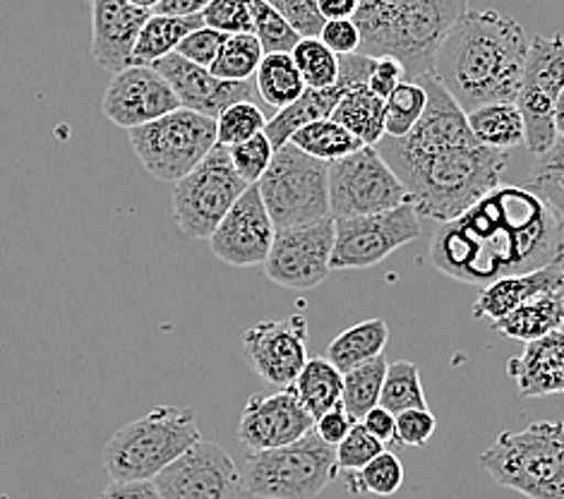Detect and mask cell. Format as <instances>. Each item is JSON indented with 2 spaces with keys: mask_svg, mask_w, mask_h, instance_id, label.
<instances>
[{
  "mask_svg": "<svg viewBox=\"0 0 564 499\" xmlns=\"http://www.w3.org/2000/svg\"><path fill=\"white\" fill-rule=\"evenodd\" d=\"M564 89V36H533L523 63L517 106L527 123L529 152L541 156L555 144V104Z\"/></svg>",
  "mask_w": 564,
  "mask_h": 499,
  "instance_id": "8fae6325",
  "label": "cell"
},
{
  "mask_svg": "<svg viewBox=\"0 0 564 499\" xmlns=\"http://www.w3.org/2000/svg\"><path fill=\"white\" fill-rule=\"evenodd\" d=\"M199 440L195 411L164 403L116 430L106 442L101 464L111 480H154Z\"/></svg>",
  "mask_w": 564,
  "mask_h": 499,
  "instance_id": "277c9868",
  "label": "cell"
},
{
  "mask_svg": "<svg viewBox=\"0 0 564 499\" xmlns=\"http://www.w3.org/2000/svg\"><path fill=\"white\" fill-rule=\"evenodd\" d=\"M274 152H276V147L272 144L270 134L267 132H258L250 140L228 147V154H231V164H234L236 173L248 185L260 183V178L272 164Z\"/></svg>",
  "mask_w": 564,
  "mask_h": 499,
  "instance_id": "60d3db41",
  "label": "cell"
},
{
  "mask_svg": "<svg viewBox=\"0 0 564 499\" xmlns=\"http://www.w3.org/2000/svg\"><path fill=\"white\" fill-rule=\"evenodd\" d=\"M404 202H409L406 187L378 147L366 144L329 164V207L334 219L378 214Z\"/></svg>",
  "mask_w": 564,
  "mask_h": 499,
  "instance_id": "30bf717a",
  "label": "cell"
},
{
  "mask_svg": "<svg viewBox=\"0 0 564 499\" xmlns=\"http://www.w3.org/2000/svg\"><path fill=\"white\" fill-rule=\"evenodd\" d=\"M360 423L366 425L380 442L397 444V415L392 411H387L384 406H380V403L362 415Z\"/></svg>",
  "mask_w": 564,
  "mask_h": 499,
  "instance_id": "f5cc1de1",
  "label": "cell"
},
{
  "mask_svg": "<svg viewBox=\"0 0 564 499\" xmlns=\"http://www.w3.org/2000/svg\"><path fill=\"white\" fill-rule=\"evenodd\" d=\"M154 482L164 499H252L231 454L205 440L161 470Z\"/></svg>",
  "mask_w": 564,
  "mask_h": 499,
  "instance_id": "4fadbf2b",
  "label": "cell"
},
{
  "mask_svg": "<svg viewBox=\"0 0 564 499\" xmlns=\"http://www.w3.org/2000/svg\"><path fill=\"white\" fill-rule=\"evenodd\" d=\"M248 6L252 15V34L260 39L264 53H291L303 39L264 0H248Z\"/></svg>",
  "mask_w": 564,
  "mask_h": 499,
  "instance_id": "74e56055",
  "label": "cell"
},
{
  "mask_svg": "<svg viewBox=\"0 0 564 499\" xmlns=\"http://www.w3.org/2000/svg\"><path fill=\"white\" fill-rule=\"evenodd\" d=\"M562 291H564V286H562Z\"/></svg>",
  "mask_w": 564,
  "mask_h": 499,
  "instance_id": "680465c9",
  "label": "cell"
},
{
  "mask_svg": "<svg viewBox=\"0 0 564 499\" xmlns=\"http://www.w3.org/2000/svg\"><path fill=\"white\" fill-rule=\"evenodd\" d=\"M262 58H264V48L260 44V39L252 32L228 34L217 61L212 63L209 70L212 75H217L221 79L246 83V79H252L254 73H258Z\"/></svg>",
  "mask_w": 564,
  "mask_h": 499,
  "instance_id": "836d02e7",
  "label": "cell"
},
{
  "mask_svg": "<svg viewBox=\"0 0 564 499\" xmlns=\"http://www.w3.org/2000/svg\"><path fill=\"white\" fill-rule=\"evenodd\" d=\"M303 406L317 417L339 406L344 394V372L329 358H307L305 368L291 384Z\"/></svg>",
  "mask_w": 564,
  "mask_h": 499,
  "instance_id": "f1b7e54d",
  "label": "cell"
},
{
  "mask_svg": "<svg viewBox=\"0 0 564 499\" xmlns=\"http://www.w3.org/2000/svg\"><path fill=\"white\" fill-rule=\"evenodd\" d=\"M478 466L500 488L529 499H564V421L500 433L478 456Z\"/></svg>",
  "mask_w": 564,
  "mask_h": 499,
  "instance_id": "5b68a950",
  "label": "cell"
},
{
  "mask_svg": "<svg viewBox=\"0 0 564 499\" xmlns=\"http://www.w3.org/2000/svg\"><path fill=\"white\" fill-rule=\"evenodd\" d=\"M507 375L529 399L564 394V329L529 341L521 356L507 362Z\"/></svg>",
  "mask_w": 564,
  "mask_h": 499,
  "instance_id": "7402d4cb",
  "label": "cell"
},
{
  "mask_svg": "<svg viewBox=\"0 0 564 499\" xmlns=\"http://www.w3.org/2000/svg\"><path fill=\"white\" fill-rule=\"evenodd\" d=\"M360 0H317V8L325 20H348L358 12Z\"/></svg>",
  "mask_w": 564,
  "mask_h": 499,
  "instance_id": "11a10c76",
  "label": "cell"
},
{
  "mask_svg": "<svg viewBox=\"0 0 564 499\" xmlns=\"http://www.w3.org/2000/svg\"><path fill=\"white\" fill-rule=\"evenodd\" d=\"M152 10L126 0H91V58L104 70L118 73L130 65L132 48Z\"/></svg>",
  "mask_w": 564,
  "mask_h": 499,
  "instance_id": "44dd1931",
  "label": "cell"
},
{
  "mask_svg": "<svg viewBox=\"0 0 564 499\" xmlns=\"http://www.w3.org/2000/svg\"><path fill=\"white\" fill-rule=\"evenodd\" d=\"M387 368H389L387 358L378 356L368 362H360V366H356L354 370L344 372L341 403L344 409L356 417V421H360L362 415L380 403Z\"/></svg>",
  "mask_w": 564,
  "mask_h": 499,
  "instance_id": "1f68e13d",
  "label": "cell"
},
{
  "mask_svg": "<svg viewBox=\"0 0 564 499\" xmlns=\"http://www.w3.org/2000/svg\"><path fill=\"white\" fill-rule=\"evenodd\" d=\"M430 262L440 274L482 289L564 262V224L533 187L497 185L459 217L440 224Z\"/></svg>",
  "mask_w": 564,
  "mask_h": 499,
  "instance_id": "7a4b0ae2",
  "label": "cell"
},
{
  "mask_svg": "<svg viewBox=\"0 0 564 499\" xmlns=\"http://www.w3.org/2000/svg\"><path fill=\"white\" fill-rule=\"evenodd\" d=\"M203 15L193 18H176V15H161L152 12V18L144 22L140 36L132 48L130 65H154L156 61L166 58L169 53L178 48L183 39L197 26H203Z\"/></svg>",
  "mask_w": 564,
  "mask_h": 499,
  "instance_id": "484cf974",
  "label": "cell"
},
{
  "mask_svg": "<svg viewBox=\"0 0 564 499\" xmlns=\"http://www.w3.org/2000/svg\"><path fill=\"white\" fill-rule=\"evenodd\" d=\"M529 187L541 193L557 209L564 224V138H557L545 154L535 156Z\"/></svg>",
  "mask_w": 564,
  "mask_h": 499,
  "instance_id": "f35d334b",
  "label": "cell"
},
{
  "mask_svg": "<svg viewBox=\"0 0 564 499\" xmlns=\"http://www.w3.org/2000/svg\"><path fill=\"white\" fill-rule=\"evenodd\" d=\"M380 406L392 411L394 415L409 409H427L421 370L415 362H409V360L389 362L384 384H382Z\"/></svg>",
  "mask_w": 564,
  "mask_h": 499,
  "instance_id": "e575fe53",
  "label": "cell"
},
{
  "mask_svg": "<svg viewBox=\"0 0 564 499\" xmlns=\"http://www.w3.org/2000/svg\"><path fill=\"white\" fill-rule=\"evenodd\" d=\"M276 226L267 211L258 183L238 197L209 238L212 254L228 267H262L272 250Z\"/></svg>",
  "mask_w": 564,
  "mask_h": 499,
  "instance_id": "2e32d148",
  "label": "cell"
},
{
  "mask_svg": "<svg viewBox=\"0 0 564 499\" xmlns=\"http://www.w3.org/2000/svg\"><path fill=\"white\" fill-rule=\"evenodd\" d=\"M319 39L337 53V56H351V53L360 51V30L354 18L327 20L325 26H322Z\"/></svg>",
  "mask_w": 564,
  "mask_h": 499,
  "instance_id": "c3c4849f",
  "label": "cell"
},
{
  "mask_svg": "<svg viewBox=\"0 0 564 499\" xmlns=\"http://www.w3.org/2000/svg\"><path fill=\"white\" fill-rule=\"evenodd\" d=\"M101 499H164L154 480H111Z\"/></svg>",
  "mask_w": 564,
  "mask_h": 499,
  "instance_id": "816d5d0a",
  "label": "cell"
},
{
  "mask_svg": "<svg viewBox=\"0 0 564 499\" xmlns=\"http://www.w3.org/2000/svg\"><path fill=\"white\" fill-rule=\"evenodd\" d=\"M415 83L427 91L421 120L404 138H382L378 150L404 183L415 211L445 224L502 185L507 152L476 140L466 111L435 75Z\"/></svg>",
  "mask_w": 564,
  "mask_h": 499,
  "instance_id": "6da1fadb",
  "label": "cell"
},
{
  "mask_svg": "<svg viewBox=\"0 0 564 499\" xmlns=\"http://www.w3.org/2000/svg\"><path fill=\"white\" fill-rule=\"evenodd\" d=\"M389 344V327L380 317H372L358 325L341 332L337 339H332L327 346V358L337 366L341 372L354 370L360 362H368L384 354V346Z\"/></svg>",
  "mask_w": 564,
  "mask_h": 499,
  "instance_id": "83f0119b",
  "label": "cell"
},
{
  "mask_svg": "<svg viewBox=\"0 0 564 499\" xmlns=\"http://www.w3.org/2000/svg\"><path fill=\"white\" fill-rule=\"evenodd\" d=\"M203 20L212 30H219L224 34L252 32L248 0H212L203 10Z\"/></svg>",
  "mask_w": 564,
  "mask_h": 499,
  "instance_id": "7bdbcfd3",
  "label": "cell"
},
{
  "mask_svg": "<svg viewBox=\"0 0 564 499\" xmlns=\"http://www.w3.org/2000/svg\"><path fill=\"white\" fill-rule=\"evenodd\" d=\"M284 18L301 36H319L325 26V15L317 8V0H264Z\"/></svg>",
  "mask_w": 564,
  "mask_h": 499,
  "instance_id": "ee69618b",
  "label": "cell"
},
{
  "mask_svg": "<svg viewBox=\"0 0 564 499\" xmlns=\"http://www.w3.org/2000/svg\"><path fill=\"white\" fill-rule=\"evenodd\" d=\"M156 70L166 77V83L176 91L183 109L197 111L217 120V116L228 109L236 101H252L258 97V87L254 79L246 83H231V79H221L212 75L209 67L195 65L181 53H169L166 58L154 63Z\"/></svg>",
  "mask_w": 564,
  "mask_h": 499,
  "instance_id": "d6986e66",
  "label": "cell"
},
{
  "mask_svg": "<svg viewBox=\"0 0 564 499\" xmlns=\"http://www.w3.org/2000/svg\"><path fill=\"white\" fill-rule=\"evenodd\" d=\"M248 187L231 164L228 147L217 142L191 173L173 183V221L185 238L209 240Z\"/></svg>",
  "mask_w": 564,
  "mask_h": 499,
  "instance_id": "9c48e42d",
  "label": "cell"
},
{
  "mask_svg": "<svg viewBox=\"0 0 564 499\" xmlns=\"http://www.w3.org/2000/svg\"><path fill=\"white\" fill-rule=\"evenodd\" d=\"M329 118L351 130L362 144L378 147L384 138V99L372 94L368 85L348 89Z\"/></svg>",
  "mask_w": 564,
  "mask_h": 499,
  "instance_id": "4316f807",
  "label": "cell"
},
{
  "mask_svg": "<svg viewBox=\"0 0 564 499\" xmlns=\"http://www.w3.org/2000/svg\"><path fill=\"white\" fill-rule=\"evenodd\" d=\"M226 36L228 34H224L219 30H212V26L203 24V26H197V30H193L191 34L183 39V42L176 48V53H181L183 58H187V61L195 63V65L212 67V63L217 61V56H219V51H221V46L226 42Z\"/></svg>",
  "mask_w": 564,
  "mask_h": 499,
  "instance_id": "f6af8a7d",
  "label": "cell"
},
{
  "mask_svg": "<svg viewBox=\"0 0 564 499\" xmlns=\"http://www.w3.org/2000/svg\"><path fill=\"white\" fill-rule=\"evenodd\" d=\"M437 417L430 409H409L397 413V447H425L435 435Z\"/></svg>",
  "mask_w": 564,
  "mask_h": 499,
  "instance_id": "bcb514c9",
  "label": "cell"
},
{
  "mask_svg": "<svg viewBox=\"0 0 564 499\" xmlns=\"http://www.w3.org/2000/svg\"><path fill=\"white\" fill-rule=\"evenodd\" d=\"M427 104V91L415 79H404L384 99V138H404L419 123Z\"/></svg>",
  "mask_w": 564,
  "mask_h": 499,
  "instance_id": "d590c367",
  "label": "cell"
},
{
  "mask_svg": "<svg viewBox=\"0 0 564 499\" xmlns=\"http://www.w3.org/2000/svg\"><path fill=\"white\" fill-rule=\"evenodd\" d=\"M497 334L521 344H529L541 336L564 329V291L555 289L535 295V299L521 303L512 313L490 322Z\"/></svg>",
  "mask_w": 564,
  "mask_h": 499,
  "instance_id": "cb8c5ba5",
  "label": "cell"
},
{
  "mask_svg": "<svg viewBox=\"0 0 564 499\" xmlns=\"http://www.w3.org/2000/svg\"><path fill=\"white\" fill-rule=\"evenodd\" d=\"M101 109L113 126L132 130L181 109V101L154 65H128L113 73Z\"/></svg>",
  "mask_w": 564,
  "mask_h": 499,
  "instance_id": "e0dca14e",
  "label": "cell"
},
{
  "mask_svg": "<svg viewBox=\"0 0 564 499\" xmlns=\"http://www.w3.org/2000/svg\"><path fill=\"white\" fill-rule=\"evenodd\" d=\"M289 142H293L305 154H311L319 161H327V164L358 152L360 147H366L360 138H356L351 130L339 126L334 118L313 120V123L295 130Z\"/></svg>",
  "mask_w": 564,
  "mask_h": 499,
  "instance_id": "4dcf8cb0",
  "label": "cell"
},
{
  "mask_svg": "<svg viewBox=\"0 0 564 499\" xmlns=\"http://www.w3.org/2000/svg\"><path fill=\"white\" fill-rule=\"evenodd\" d=\"M468 126L476 140L492 150L509 152L527 144V123L517 101H492L468 111Z\"/></svg>",
  "mask_w": 564,
  "mask_h": 499,
  "instance_id": "d4e9b609",
  "label": "cell"
},
{
  "mask_svg": "<svg viewBox=\"0 0 564 499\" xmlns=\"http://www.w3.org/2000/svg\"><path fill=\"white\" fill-rule=\"evenodd\" d=\"M415 3H421V0H360L358 12L354 15L360 30V42Z\"/></svg>",
  "mask_w": 564,
  "mask_h": 499,
  "instance_id": "7dc6e473",
  "label": "cell"
},
{
  "mask_svg": "<svg viewBox=\"0 0 564 499\" xmlns=\"http://www.w3.org/2000/svg\"><path fill=\"white\" fill-rule=\"evenodd\" d=\"M258 187L276 228L315 224L332 217L329 164L305 154L293 142L281 144L274 152Z\"/></svg>",
  "mask_w": 564,
  "mask_h": 499,
  "instance_id": "52a82bcc",
  "label": "cell"
},
{
  "mask_svg": "<svg viewBox=\"0 0 564 499\" xmlns=\"http://www.w3.org/2000/svg\"><path fill=\"white\" fill-rule=\"evenodd\" d=\"M130 150L147 173L176 183L217 144V120L191 109H176L152 123L128 130Z\"/></svg>",
  "mask_w": 564,
  "mask_h": 499,
  "instance_id": "ba28073f",
  "label": "cell"
},
{
  "mask_svg": "<svg viewBox=\"0 0 564 499\" xmlns=\"http://www.w3.org/2000/svg\"><path fill=\"white\" fill-rule=\"evenodd\" d=\"M341 474L337 447L315 427L286 447L248 452L246 485L260 499H315Z\"/></svg>",
  "mask_w": 564,
  "mask_h": 499,
  "instance_id": "8992f818",
  "label": "cell"
},
{
  "mask_svg": "<svg viewBox=\"0 0 564 499\" xmlns=\"http://www.w3.org/2000/svg\"><path fill=\"white\" fill-rule=\"evenodd\" d=\"M555 132L557 138H564V89L560 91L557 104H555Z\"/></svg>",
  "mask_w": 564,
  "mask_h": 499,
  "instance_id": "9f6ffc18",
  "label": "cell"
},
{
  "mask_svg": "<svg viewBox=\"0 0 564 499\" xmlns=\"http://www.w3.org/2000/svg\"><path fill=\"white\" fill-rule=\"evenodd\" d=\"M406 470L399 462L394 452H382L372 458L370 464L360 470H348L346 488L354 495H375V497H392L404 485Z\"/></svg>",
  "mask_w": 564,
  "mask_h": 499,
  "instance_id": "d6a6232c",
  "label": "cell"
},
{
  "mask_svg": "<svg viewBox=\"0 0 564 499\" xmlns=\"http://www.w3.org/2000/svg\"><path fill=\"white\" fill-rule=\"evenodd\" d=\"M267 118L254 101H236L217 116V142L224 147L238 144L267 130Z\"/></svg>",
  "mask_w": 564,
  "mask_h": 499,
  "instance_id": "ab89813d",
  "label": "cell"
},
{
  "mask_svg": "<svg viewBox=\"0 0 564 499\" xmlns=\"http://www.w3.org/2000/svg\"><path fill=\"white\" fill-rule=\"evenodd\" d=\"M356 423H358L356 417L344 409V403H339V406H334L317 417L315 433L327 444H332V447H337V444L344 442V437L351 433V427Z\"/></svg>",
  "mask_w": 564,
  "mask_h": 499,
  "instance_id": "f907efd6",
  "label": "cell"
},
{
  "mask_svg": "<svg viewBox=\"0 0 564 499\" xmlns=\"http://www.w3.org/2000/svg\"><path fill=\"white\" fill-rule=\"evenodd\" d=\"M291 56L307 87H332L339 79V56L319 36H303Z\"/></svg>",
  "mask_w": 564,
  "mask_h": 499,
  "instance_id": "8d00e7d4",
  "label": "cell"
},
{
  "mask_svg": "<svg viewBox=\"0 0 564 499\" xmlns=\"http://www.w3.org/2000/svg\"><path fill=\"white\" fill-rule=\"evenodd\" d=\"M126 3H130V6H135V8H142V10H156V6L161 3V0H126Z\"/></svg>",
  "mask_w": 564,
  "mask_h": 499,
  "instance_id": "6f0895ef",
  "label": "cell"
},
{
  "mask_svg": "<svg viewBox=\"0 0 564 499\" xmlns=\"http://www.w3.org/2000/svg\"><path fill=\"white\" fill-rule=\"evenodd\" d=\"M252 79L254 87H258V97L267 106H272L274 111L286 109L289 104H293L307 89L291 53H264Z\"/></svg>",
  "mask_w": 564,
  "mask_h": 499,
  "instance_id": "f546056e",
  "label": "cell"
},
{
  "mask_svg": "<svg viewBox=\"0 0 564 499\" xmlns=\"http://www.w3.org/2000/svg\"><path fill=\"white\" fill-rule=\"evenodd\" d=\"M421 214L411 202L378 214L334 219L332 272L370 269L421 236Z\"/></svg>",
  "mask_w": 564,
  "mask_h": 499,
  "instance_id": "7c38bea8",
  "label": "cell"
},
{
  "mask_svg": "<svg viewBox=\"0 0 564 499\" xmlns=\"http://www.w3.org/2000/svg\"><path fill=\"white\" fill-rule=\"evenodd\" d=\"M564 286V262L547 264L541 269H533L527 274H512L502 276L488 286H482L478 299L474 303V317L476 319H500L514 307L527 303L535 295L555 291Z\"/></svg>",
  "mask_w": 564,
  "mask_h": 499,
  "instance_id": "603a6c76",
  "label": "cell"
},
{
  "mask_svg": "<svg viewBox=\"0 0 564 499\" xmlns=\"http://www.w3.org/2000/svg\"><path fill=\"white\" fill-rule=\"evenodd\" d=\"M334 217L315 224L276 228L264 276L281 289L311 291L332 272Z\"/></svg>",
  "mask_w": 564,
  "mask_h": 499,
  "instance_id": "5bb4252c",
  "label": "cell"
},
{
  "mask_svg": "<svg viewBox=\"0 0 564 499\" xmlns=\"http://www.w3.org/2000/svg\"><path fill=\"white\" fill-rule=\"evenodd\" d=\"M372 63L375 58L366 56V53L339 56L337 85L319 87V89L307 87L299 99L286 106V109H279L270 120H267V130H264L270 134V140L276 150L281 144H286L291 140V134L299 128L313 123V120L329 118L348 89L358 85H368Z\"/></svg>",
  "mask_w": 564,
  "mask_h": 499,
  "instance_id": "ffe728a7",
  "label": "cell"
},
{
  "mask_svg": "<svg viewBox=\"0 0 564 499\" xmlns=\"http://www.w3.org/2000/svg\"><path fill=\"white\" fill-rule=\"evenodd\" d=\"M406 77V67L399 58L392 56H380L375 58L372 70L368 77V87L372 94H378L380 99H387Z\"/></svg>",
  "mask_w": 564,
  "mask_h": 499,
  "instance_id": "681fc988",
  "label": "cell"
},
{
  "mask_svg": "<svg viewBox=\"0 0 564 499\" xmlns=\"http://www.w3.org/2000/svg\"><path fill=\"white\" fill-rule=\"evenodd\" d=\"M315 427V417L307 411L293 387L276 394H254L246 401L238 423V440L248 452L286 447Z\"/></svg>",
  "mask_w": 564,
  "mask_h": 499,
  "instance_id": "ac0fdd59",
  "label": "cell"
},
{
  "mask_svg": "<svg viewBox=\"0 0 564 499\" xmlns=\"http://www.w3.org/2000/svg\"><path fill=\"white\" fill-rule=\"evenodd\" d=\"M240 341L250 368L267 384L286 389L307 362V319L303 315L264 319L248 327Z\"/></svg>",
  "mask_w": 564,
  "mask_h": 499,
  "instance_id": "9a60e30c",
  "label": "cell"
},
{
  "mask_svg": "<svg viewBox=\"0 0 564 499\" xmlns=\"http://www.w3.org/2000/svg\"><path fill=\"white\" fill-rule=\"evenodd\" d=\"M387 444L375 437L370 430L360 421L351 427V433L344 437V442L337 444V464L339 470H360L366 464H370L375 456L384 452Z\"/></svg>",
  "mask_w": 564,
  "mask_h": 499,
  "instance_id": "b9f144b4",
  "label": "cell"
},
{
  "mask_svg": "<svg viewBox=\"0 0 564 499\" xmlns=\"http://www.w3.org/2000/svg\"><path fill=\"white\" fill-rule=\"evenodd\" d=\"M209 3L212 0H161L154 12H161V15L193 18V15H203V10Z\"/></svg>",
  "mask_w": 564,
  "mask_h": 499,
  "instance_id": "db71d44e",
  "label": "cell"
},
{
  "mask_svg": "<svg viewBox=\"0 0 564 499\" xmlns=\"http://www.w3.org/2000/svg\"><path fill=\"white\" fill-rule=\"evenodd\" d=\"M529 39L497 10H466L435 53L433 75L468 113L482 104L517 101Z\"/></svg>",
  "mask_w": 564,
  "mask_h": 499,
  "instance_id": "3957f363",
  "label": "cell"
}]
</instances>
